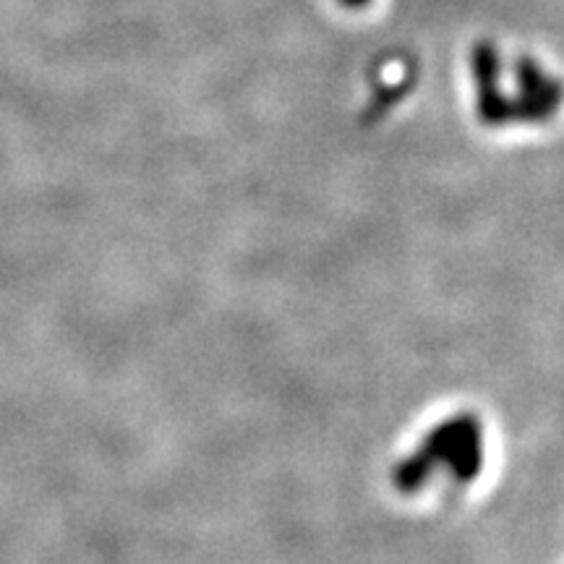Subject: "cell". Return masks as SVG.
<instances>
[{
	"label": "cell",
	"mask_w": 564,
	"mask_h": 564,
	"mask_svg": "<svg viewBox=\"0 0 564 564\" xmlns=\"http://www.w3.org/2000/svg\"><path fill=\"white\" fill-rule=\"evenodd\" d=\"M340 3H348V6H361L366 0H340Z\"/></svg>",
	"instance_id": "obj_1"
}]
</instances>
